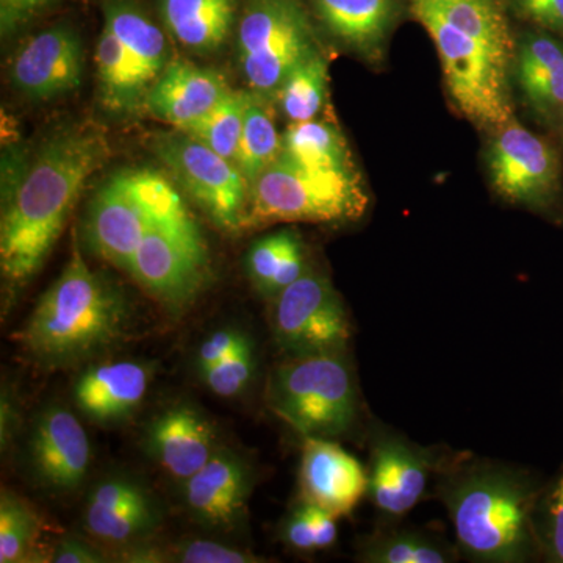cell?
<instances>
[{
  "instance_id": "6da1fadb",
  "label": "cell",
  "mask_w": 563,
  "mask_h": 563,
  "mask_svg": "<svg viewBox=\"0 0 563 563\" xmlns=\"http://www.w3.org/2000/svg\"><path fill=\"white\" fill-rule=\"evenodd\" d=\"M437 483L463 558L479 563L543 561L537 509L544 487L531 473L454 454Z\"/></svg>"
},
{
  "instance_id": "7a4b0ae2",
  "label": "cell",
  "mask_w": 563,
  "mask_h": 563,
  "mask_svg": "<svg viewBox=\"0 0 563 563\" xmlns=\"http://www.w3.org/2000/svg\"><path fill=\"white\" fill-rule=\"evenodd\" d=\"M106 158V141L91 132H60L41 146L3 206L0 268L10 285L21 287L40 272Z\"/></svg>"
},
{
  "instance_id": "3957f363",
  "label": "cell",
  "mask_w": 563,
  "mask_h": 563,
  "mask_svg": "<svg viewBox=\"0 0 563 563\" xmlns=\"http://www.w3.org/2000/svg\"><path fill=\"white\" fill-rule=\"evenodd\" d=\"M133 320L128 295L92 272L74 236L69 262L41 296L18 343L41 368H77L121 346Z\"/></svg>"
},
{
  "instance_id": "277c9868",
  "label": "cell",
  "mask_w": 563,
  "mask_h": 563,
  "mask_svg": "<svg viewBox=\"0 0 563 563\" xmlns=\"http://www.w3.org/2000/svg\"><path fill=\"white\" fill-rule=\"evenodd\" d=\"M265 401L302 439H336L354 428L358 390L344 352L285 357L266 380Z\"/></svg>"
},
{
  "instance_id": "5b68a950",
  "label": "cell",
  "mask_w": 563,
  "mask_h": 563,
  "mask_svg": "<svg viewBox=\"0 0 563 563\" xmlns=\"http://www.w3.org/2000/svg\"><path fill=\"white\" fill-rule=\"evenodd\" d=\"M368 198L357 174L309 168L282 154L252 181L244 228L276 222L355 221Z\"/></svg>"
},
{
  "instance_id": "8992f818",
  "label": "cell",
  "mask_w": 563,
  "mask_h": 563,
  "mask_svg": "<svg viewBox=\"0 0 563 563\" xmlns=\"http://www.w3.org/2000/svg\"><path fill=\"white\" fill-rule=\"evenodd\" d=\"M410 3L435 43L448 90L462 113L479 128L496 131L512 121L506 76L509 62L444 21L426 0Z\"/></svg>"
},
{
  "instance_id": "52a82bcc",
  "label": "cell",
  "mask_w": 563,
  "mask_h": 563,
  "mask_svg": "<svg viewBox=\"0 0 563 563\" xmlns=\"http://www.w3.org/2000/svg\"><path fill=\"white\" fill-rule=\"evenodd\" d=\"M318 51L299 0H247L236 27V54L251 92L276 98L288 74Z\"/></svg>"
},
{
  "instance_id": "ba28073f",
  "label": "cell",
  "mask_w": 563,
  "mask_h": 563,
  "mask_svg": "<svg viewBox=\"0 0 563 563\" xmlns=\"http://www.w3.org/2000/svg\"><path fill=\"white\" fill-rule=\"evenodd\" d=\"M155 154L217 228L239 232L246 224L250 184L235 163L187 132L158 133Z\"/></svg>"
},
{
  "instance_id": "9c48e42d",
  "label": "cell",
  "mask_w": 563,
  "mask_h": 563,
  "mask_svg": "<svg viewBox=\"0 0 563 563\" xmlns=\"http://www.w3.org/2000/svg\"><path fill=\"white\" fill-rule=\"evenodd\" d=\"M269 322L285 357L344 352L351 340L339 291L328 276L310 269L273 299Z\"/></svg>"
},
{
  "instance_id": "30bf717a",
  "label": "cell",
  "mask_w": 563,
  "mask_h": 563,
  "mask_svg": "<svg viewBox=\"0 0 563 563\" xmlns=\"http://www.w3.org/2000/svg\"><path fill=\"white\" fill-rule=\"evenodd\" d=\"M488 172L496 192L507 202L542 213H553L561 207L562 163L558 151L515 118L492 140Z\"/></svg>"
},
{
  "instance_id": "8fae6325",
  "label": "cell",
  "mask_w": 563,
  "mask_h": 563,
  "mask_svg": "<svg viewBox=\"0 0 563 563\" xmlns=\"http://www.w3.org/2000/svg\"><path fill=\"white\" fill-rule=\"evenodd\" d=\"M368 470V496L388 520L415 509L424 496L429 481L439 476L454 454L410 442L388 428L376 431Z\"/></svg>"
},
{
  "instance_id": "7c38bea8",
  "label": "cell",
  "mask_w": 563,
  "mask_h": 563,
  "mask_svg": "<svg viewBox=\"0 0 563 563\" xmlns=\"http://www.w3.org/2000/svg\"><path fill=\"white\" fill-rule=\"evenodd\" d=\"M27 457L41 487L69 493L79 488L90 472V439L76 415L65 407L51 406L33 421Z\"/></svg>"
},
{
  "instance_id": "4fadbf2b",
  "label": "cell",
  "mask_w": 563,
  "mask_h": 563,
  "mask_svg": "<svg viewBox=\"0 0 563 563\" xmlns=\"http://www.w3.org/2000/svg\"><path fill=\"white\" fill-rule=\"evenodd\" d=\"M85 69L84 43L70 25L36 33L14 55L11 81L33 101H49L77 90Z\"/></svg>"
},
{
  "instance_id": "5bb4252c",
  "label": "cell",
  "mask_w": 563,
  "mask_h": 563,
  "mask_svg": "<svg viewBox=\"0 0 563 563\" xmlns=\"http://www.w3.org/2000/svg\"><path fill=\"white\" fill-rule=\"evenodd\" d=\"M129 274L174 314L184 313L206 285L207 262L157 229L141 242Z\"/></svg>"
},
{
  "instance_id": "9a60e30c",
  "label": "cell",
  "mask_w": 563,
  "mask_h": 563,
  "mask_svg": "<svg viewBox=\"0 0 563 563\" xmlns=\"http://www.w3.org/2000/svg\"><path fill=\"white\" fill-rule=\"evenodd\" d=\"M85 529L98 542L125 548L151 536L162 523L157 501L131 477H107L88 495Z\"/></svg>"
},
{
  "instance_id": "2e32d148",
  "label": "cell",
  "mask_w": 563,
  "mask_h": 563,
  "mask_svg": "<svg viewBox=\"0 0 563 563\" xmlns=\"http://www.w3.org/2000/svg\"><path fill=\"white\" fill-rule=\"evenodd\" d=\"M301 499L336 518L350 515L368 495V472L331 439H303L299 468Z\"/></svg>"
},
{
  "instance_id": "e0dca14e",
  "label": "cell",
  "mask_w": 563,
  "mask_h": 563,
  "mask_svg": "<svg viewBox=\"0 0 563 563\" xmlns=\"http://www.w3.org/2000/svg\"><path fill=\"white\" fill-rule=\"evenodd\" d=\"M144 446L163 472L184 484L217 453V431L201 410L176 404L152 418Z\"/></svg>"
},
{
  "instance_id": "ac0fdd59",
  "label": "cell",
  "mask_w": 563,
  "mask_h": 563,
  "mask_svg": "<svg viewBox=\"0 0 563 563\" xmlns=\"http://www.w3.org/2000/svg\"><path fill=\"white\" fill-rule=\"evenodd\" d=\"M252 485L251 466L240 455L218 448L213 457L185 481V506L203 526L233 529L246 515Z\"/></svg>"
},
{
  "instance_id": "d6986e66",
  "label": "cell",
  "mask_w": 563,
  "mask_h": 563,
  "mask_svg": "<svg viewBox=\"0 0 563 563\" xmlns=\"http://www.w3.org/2000/svg\"><path fill=\"white\" fill-rule=\"evenodd\" d=\"M151 222L125 188L121 173L99 188L88 207L85 236L88 246L102 261L122 272L131 269Z\"/></svg>"
},
{
  "instance_id": "ffe728a7",
  "label": "cell",
  "mask_w": 563,
  "mask_h": 563,
  "mask_svg": "<svg viewBox=\"0 0 563 563\" xmlns=\"http://www.w3.org/2000/svg\"><path fill=\"white\" fill-rule=\"evenodd\" d=\"M150 385L151 368L146 363H91L74 385V402L95 424L117 426L140 409Z\"/></svg>"
},
{
  "instance_id": "44dd1931",
  "label": "cell",
  "mask_w": 563,
  "mask_h": 563,
  "mask_svg": "<svg viewBox=\"0 0 563 563\" xmlns=\"http://www.w3.org/2000/svg\"><path fill=\"white\" fill-rule=\"evenodd\" d=\"M229 92L228 81L217 70L176 58L152 85L144 109L155 120L185 131L217 107Z\"/></svg>"
},
{
  "instance_id": "7402d4cb",
  "label": "cell",
  "mask_w": 563,
  "mask_h": 563,
  "mask_svg": "<svg viewBox=\"0 0 563 563\" xmlns=\"http://www.w3.org/2000/svg\"><path fill=\"white\" fill-rule=\"evenodd\" d=\"M515 76L526 102L544 121H563V38L528 33L515 55Z\"/></svg>"
},
{
  "instance_id": "603a6c76",
  "label": "cell",
  "mask_w": 563,
  "mask_h": 563,
  "mask_svg": "<svg viewBox=\"0 0 563 563\" xmlns=\"http://www.w3.org/2000/svg\"><path fill=\"white\" fill-rule=\"evenodd\" d=\"M121 177L152 229L166 233L207 262L201 229L172 181L154 169H133L121 173Z\"/></svg>"
},
{
  "instance_id": "cb8c5ba5",
  "label": "cell",
  "mask_w": 563,
  "mask_h": 563,
  "mask_svg": "<svg viewBox=\"0 0 563 563\" xmlns=\"http://www.w3.org/2000/svg\"><path fill=\"white\" fill-rule=\"evenodd\" d=\"M103 21L120 38L144 90L150 92L154 81L172 62L165 32L136 0H106Z\"/></svg>"
},
{
  "instance_id": "d4e9b609",
  "label": "cell",
  "mask_w": 563,
  "mask_h": 563,
  "mask_svg": "<svg viewBox=\"0 0 563 563\" xmlns=\"http://www.w3.org/2000/svg\"><path fill=\"white\" fill-rule=\"evenodd\" d=\"M166 32L185 49H221L236 21V0H158Z\"/></svg>"
},
{
  "instance_id": "484cf974",
  "label": "cell",
  "mask_w": 563,
  "mask_h": 563,
  "mask_svg": "<svg viewBox=\"0 0 563 563\" xmlns=\"http://www.w3.org/2000/svg\"><path fill=\"white\" fill-rule=\"evenodd\" d=\"M332 35L368 58L383 52L396 16L395 0H314Z\"/></svg>"
},
{
  "instance_id": "4316f807",
  "label": "cell",
  "mask_w": 563,
  "mask_h": 563,
  "mask_svg": "<svg viewBox=\"0 0 563 563\" xmlns=\"http://www.w3.org/2000/svg\"><path fill=\"white\" fill-rule=\"evenodd\" d=\"M309 272L307 251L295 229H282L251 244L246 273L255 290L273 299Z\"/></svg>"
},
{
  "instance_id": "83f0119b",
  "label": "cell",
  "mask_w": 563,
  "mask_h": 563,
  "mask_svg": "<svg viewBox=\"0 0 563 563\" xmlns=\"http://www.w3.org/2000/svg\"><path fill=\"white\" fill-rule=\"evenodd\" d=\"M357 559L365 563H451L461 559V551L431 532L388 526L363 540Z\"/></svg>"
},
{
  "instance_id": "f1b7e54d",
  "label": "cell",
  "mask_w": 563,
  "mask_h": 563,
  "mask_svg": "<svg viewBox=\"0 0 563 563\" xmlns=\"http://www.w3.org/2000/svg\"><path fill=\"white\" fill-rule=\"evenodd\" d=\"M96 65L99 96L107 110L129 114L144 107L147 91L144 90L120 38L106 24L96 49Z\"/></svg>"
},
{
  "instance_id": "f546056e",
  "label": "cell",
  "mask_w": 563,
  "mask_h": 563,
  "mask_svg": "<svg viewBox=\"0 0 563 563\" xmlns=\"http://www.w3.org/2000/svg\"><path fill=\"white\" fill-rule=\"evenodd\" d=\"M282 136L284 154L291 161L324 172L357 174L343 133L329 122H291Z\"/></svg>"
},
{
  "instance_id": "4dcf8cb0",
  "label": "cell",
  "mask_w": 563,
  "mask_h": 563,
  "mask_svg": "<svg viewBox=\"0 0 563 563\" xmlns=\"http://www.w3.org/2000/svg\"><path fill=\"white\" fill-rule=\"evenodd\" d=\"M444 21L510 62L514 43L496 0H426Z\"/></svg>"
},
{
  "instance_id": "1f68e13d",
  "label": "cell",
  "mask_w": 563,
  "mask_h": 563,
  "mask_svg": "<svg viewBox=\"0 0 563 563\" xmlns=\"http://www.w3.org/2000/svg\"><path fill=\"white\" fill-rule=\"evenodd\" d=\"M266 101L268 99L250 91L242 139L233 162L250 187L252 181L284 154V136L277 132Z\"/></svg>"
},
{
  "instance_id": "d6a6232c",
  "label": "cell",
  "mask_w": 563,
  "mask_h": 563,
  "mask_svg": "<svg viewBox=\"0 0 563 563\" xmlns=\"http://www.w3.org/2000/svg\"><path fill=\"white\" fill-rule=\"evenodd\" d=\"M328 62L321 51L299 63L277 91L282 111L291 122L314 120L328 98Z\"/></svg>"
},
{
  "instance_id": "836d02e7",
  "label": "cell",
  "mask_w": 563,
  "mask_h": 563,
  "mask_svg": "<svg viewBox=\"0 0 563 563\" xmlns=\"http://www.w3.org/2000/svg\"><path fill=\"white\" fill-rule=\"evenodd\" d=\"M250 91L229 92L217 107L203 114L201 120L185 129L188 135L221 157L235 162L242 139L244 114H246Z\"/></svg>"
},
{
  "instance_id": "e575fe53",
  "label": "cell",
  "mask_w": 563,
  "mask_h": 563,
  "mask_svg": "<svg viewBox=\"0 0 563 563\" xmlns=\"http://www.w3.org/2000/svg\"><path fill=\"white\" fill-rule=\"evenodd\" d=\"M41 521L31 504L13 492L0 496V562L31 561L40 536Z\"/></svg>"
},
{
  "instance_id": "d590c367",
  "label": "cell",
  "mask_w": 563,
  "mask_h": 563,
  "mask_svg": "<svg viewBox=\"0 0 563 563\" xmlns=\"http://www.w3.org/2000/svg\"><path fill=\"white\" fill-rule=\"evenodd\" d=\"M537 531L543 561L563 563V470L544 487L537 509Z\"/></svg>"
},
{
  "instance_id": "8d00e7d4",
  "label": "cell",
  "mask_w": 563,
  "mask_h": 563,
  "mask_svg": "<svg viewBox=\"0 0 563 563\" xmlns=\"http://www.w3.org/2000/svg\"><path fill=\"white\" fill-rule=\"evenodd\" d=\"M255 373L254 343H247L235 354L199 373L202 383L220 398H235L242 395Z\"/></svg>"
},
{
  "instance_id": "74e56055",
  "label": "cell",
  "mask_w": 563,
  "mask_h": 563,
  "mask_svg": "<svg viewBox=\"0 0 563 563\" xmlns=\"http://www.w3.org/2000/svg\"><path fill=\"white\" fill-rule=\"evenodd\" d=\"M165 551V550H163ZM165 562L179 563H258V555L235 550L211 540L191 539L174 544L165 551Z\"/></svg>"
},
{
  "instance_id": "f35d334b",
  "label": "cell",
  "mask_w": 563,
  "mask_h": 563,
  "mask_svg": "<svg viewBox=\"0 0 563 563\" xmlns=\"http://www.w3.org/2000/svg\"><path fill=\"white\" fill-rule=\"evenodd\" d=\"M247 343H251L250 336L239 329H220V331L211 333L196 352V369L201 373L203 369L217 365L229 355L242 350Z\"/></svg>"
},
{
  "instance_id": "ab89813d",
  "label": "cell",
  "mask_w": 563,
  "mask_h": 563,
  "mask_svg": "<svg viewBox=\"0 0 563 563\" xmlns=\"http://www.w3.org/2000/svg\"><path fill=\"white\" fill-rule=\"evenodd\" d=\"M282 536H284L285 543L292 548V550L301 551V553L318 551L312 525H310L309 520V512H307V506L302 499L288 515L287 520H285Z\"/></svg>"
},
{
  "instance_id": "60d3db41",
  "label": "cell",
  "mask_w": 563,
  "mask_h": 563,
  "mask_svg": "<svg viewBox=\"0 0 563 563\" xmlns=\"http://www.w3.org/2000/svg\"><path fill=\"white\" fill-rule=\"evenodd\" d=\"M525 18L563 38V0H515Z\"/></svg>"
},
{
  "instance_id": "b9f144b4",
  "label": "cell",
  "mask_w": 563,
  "mask_h": 563,
  "mask_svg": "<svg viewBox=\"0 0 563 563\" xmlns=\"http://www.w3.org/2000/svg\"><path fill=\"white\" fill-rule=\"evenodd\" d=\"M49 562L54 563H106L110 562L109 554L101 548L84 542L77 537H65L52 551Z\"/></svg>"
},
{
  "instance_id": "7bdbcfd3",
  "label": "cell",
  "mask_w": 563,
  "mask_h": 563,
  "mask_svg": "<svg viewBox=\"0 0 563 563\" xmlns=\"http://www.w3.org/2000/svg\"><path fill=\"white\" fill-rule=\"evenodd\" d=\"M52 0H0V20H2V32L14 31L18 25L31 20L33 14L38 13L44 7L49 5Z\"/></svg>"
},
{
  "instance_id": "ee69618b",
  "label": "cell",
  "mask_w": 563,
  "mask_h": 563,
  "mask_svg": "<svg viewBox=\"0 0 563 563\" xmlns=\"http://www.w3.org/2000/svg\"><path fill=\"white\" fill-rule=\"evenodd\" d=\"M16 412H14V404L11 401L10 393H2V409H0V442L2 448L10 443L14 433V424H16Z\"/></svg>"
}]
</instances>
